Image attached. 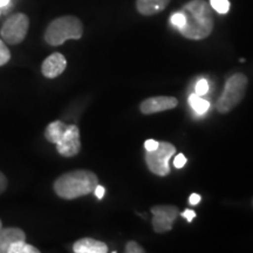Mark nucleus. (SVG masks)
<instances>
[{"mask_svg":"<svg viewBox=\"0 0 253 253\" xmlns=\"http://www.w3.org/2000/svg\"><path fill=\"white\" fill-rule=\"evenodd\" d=\"M67 67V60L61 53H53L48 58L43 60L41 72L47 79H55L61 75Z\"/></svg>","mask_w":253,"mask_h":253,"instance_id":"nucleus-10","label":"nucleus"},{"mask_svg":"<svg viewBox=\"0 0 253 253\" xmlns=\"http://www.w3.org/2000/svg\"><path fill=\"white\" fill-rule=\"evenodd\" d=\"M75 253H107L108 246L103 242L93 238H81L73 245Z\"/></svg>","mask_w":253,"mask_h":253,"instance_id":"nucleus-12","label":"nucleus"},{"mask_svg":"<svg viewBox=\"0 0 253 253\" xmlns=\"http://www.w3.org/2000/svg\"><path fill=\"white\" fill-rule=\"evenodd\" d=\"M185 15L184 27L179 33L186 39L202 40L208 38L213 30V15L211 6L205 0H191L182 8Z\"/></svg>","mask_w":253,"mask_h":253,"instance_id":"nucleus-1","label":"nucleus"},{"mask_svg":"<svg viewBox=\"0 0 253 253\" xmlns=\"http://www.w3.org/2000/svg\"><path fill=\"white\" fill-rule=\"evenodd\" d=\"M210 6L220 14H226L230 11L229 0H210Z\"/></svg>","mask_w":253,"mask_h":253,"instance_id":"nucleus-17","label":"nucleus"},{"mask_svg":"<svg viewBox=\"0 0 253 253\" xmlns=\"http://www.w3.org/2000/svg\"><path fill=\"white\" fill-rule=\"evenodd\" d=\"M26 240V235L19 227H6L0 229V253H8L9 246L17 242Z\"/></svg>","mask_w":253,"mask_h":253,"instance_id":"nucleus-11","label":"nucleus"},{"mask_svg":"<svg viewBox=\"0 0 253 253\" xmlns=\"http://www.w3.org/2000/svg\"><path fill=\"white\" fill-rule=\"evenodd\" d=\"M181 216L184 217L185 219L190 223V221H192V219H194V218L196 217V212L194 210H189V209H186L184 212L181 213Z\"/></svg>","mask_w":253,"mask_h":253,"instance_id":"nucleus-26","label":"nucleus"},{"mask_svg":"<svg viewBox=\"0 0 253 253\" xmlns=\"http://www.w3.org/2000/svg\"><path fill=\"white\" fill-rule=\"evenodd\" d=\"M178 104L176 97L172 96H155L144 100L140 104V110L144 115H150V114H156L160 112H166V110L173 109Z\"/></svg>","mask_w":253,"mask_h":253,"instance_id":"nucleus-9","label":"nucleus"},{"mask_svg":"<svg viewBox=\"0 0 253 253\" xmlns=\"http://www.w3.org/2000/svg\"><path fill=\"white\" fill-rule=\"evenodd\" d=\"M189 103L197 115H204L209 110V108H210V102L205 99H202V96H199L196 93L190 95Z\"/></svg>","mask_w":253,"mask_h":253,"instance_id":"nucleus-15","label":"nucleus"},{"mask_svg":"<svg viewBox=\"0 0 253 253\" xmlns=\"http://www.w3.org/2000/svg\"><path fill=\"white\" fill-rule=\"evenodd\" d=\"M8 253H39V250L30 244H26V240H23V242H17L9 246Z\"/></svg>","mask_w":253,"mask_h":253,"instance_id":"nucleus-16","label":"nucleus"},{"mask_svg":"<svg viewBox=\"0 0 253 253\" xmlns=\"http://www.w3.org/2000/svg\"><path fill=\"white\" fill-rule=\"evenodd\" d=\"M0 15H1V9H0Z\"/></svg>","mask_w":253,"mask_h":253,"instance_id":"nucleus-30","label":"nucleus"},{"mask_svg":"<svg viewBox=\"0 0 253 253\" xmlns=\"http://www.w3.org/2000/svg\"><path fill=\"white\" fill-rule=\"evenodd\" d=\"M94 194H95V196H96V198L97 199H102L103 198V196H104V194H106V189L103 188L102 185H100V184H97L96 185V188L94 189Z\"/></svg>","mask_w":253,"mask_h":253,"instance_id":"nucleus-25","label":"nucleus"},{"mask_svg":"<svg viewBox=\"0 0 253 253\" xmlns=\"http://www.w3.org/2000/svg\"><path fill=\"white\" fill-rule=\"evenodd\" d=\"M248 87V78L244 74H235L229 78L224 87L219 100L217 102V110L221 114H226L242 102Z\"/></svg>","mask_w":253,"mask_h":253,"instance_id":"nucleus-4","label":"nucleus"},{"mask_svg":"<svg viewBox=\"0 0 253 253\" xmlns=\"http://www.w3.org/2000/svg\"><path fill=\"white\" fill-rule=\"evenodd\" d=\"M170 0H136L137 11L143 15L157 14L169 5Z\"/></svg>","mask_w":253,"mask_h":253,"instance_id":"nucleus-13","label":"nucleus"},{"mask_svg":"<svg viewBox=\"0 0 253 253\" xmlns=\"http://www.w3.org/2000/svg\"><path fill=\"white\" fill-rule=\"evenodd\" d=\"M28 28H30V20L27 15L24 13H15L11 15L2 25L0 36L2 40L9 45H18L25 40Z\"/></svg>","mask_w":253,"mask_h":253,"instance_id":"nucleus-6","label":"nucleus"},{"mask_svg":"<svg viewBox=\"0 0 253 253\" xmlns=\"http://www.w3.org/2000/svg\"><path fill=\"white\" fill-rule=\"evenodd\" d=\"M11 60V52L5 45L2 40H0V67L7 63Z\"/></svg>","mask_w":253,"mask_h":253,"instance_id":"nucleus-19","label":"nucleus"},{"mask_svg":"<svg viewBox=\"0 0 253 253\" xmlns=\"http://www.w3.org/2000/svg\"><path fill=\"white\" fill-rule=\"evenodd\" d=\"M151 213L154 216L151 220L154 230L157 233H166L172 229L179 210L175 205H156L151 208Z\"/></svg>","mask_w":253,"mask_h":253,"instance_id":"nucleus-7","label":"nucleus"},{"mask_svg":"<svg viewBox=\"0 0 253 253\" xmlns=\"http://www.w3.org/2000/svg\"><path fill=\"white\" fill-rule=\"evenodd\" d=\"M158 144H160V142L155 141V140H147L144 142V148H145V151H153L156 149L158 147Z\"/></svg>","mask_w":253,"mask_h":253,"instance_id":"nucleus-23","label":"nucleus"},{"mask_svg":"<svg viewBox=\"0 0 253 253\" xmlns=\"http://www.w3.org/2000/svg\"><path fill=\"white\" fill-rule=\"evenodd\" d=\"M9 4H11V0H0V9H1V12L2 9L7 8Z\"/></svg>","mask_w":253,"mask_h":253,"instance_id":"nucleus-28","label":"nucleus"},{"mask_svg":"<svg viewBox=\"0 0 253 253\" xmlns=\"http://www.w3.org/2000/svg\"><path fill=\"white\" fill-rule=\"evenodd\" d=\"M6 189H7V178H6L4 173L0 171V195H1Z\"/></svg>","mask_w":253,"mask_h":253,"instance_id":"nucleus-24","label":"nucleus"},{"mask_svg":"<svg viewBox=\"0 0 253 253\" xmlns=\"http://www.w3.org/2000/svg\"><path fill=\"white\" fill-rule=\"evenodd\" d=\"M99 184L97 176L89 170H75L66 172L54 182V191L60 198L75 199L87 196Z\"/></svg>","mask_w":253,"mask_h":253,"instance_id":"nucleus-2","label":"nucleus"},{"mask_svg":"<svg viewBox=\"0 0 253 253\" xmlns=\"http://www.w3.org/2000/svg\"><path fill=\"white\" fill-rule=\"evenodd\" d=\"M126 253H142L144 252V249L141 245H138L136 242H129L126 245Z\"/></svg>","mask_w":253,"mask_h":253,"instance_id":"nucleus-21","label":"nucleus"},{"mask_svg":"<svg viewBox=\"0 0 253 253\" xmlns=\"http://www.w3.org/2000/svg\"><path fill=\"white\" fill-rule=\"evenodd\" d=\"M209 91V82L205 79H201L197 81L195 87V93L199 95V96H204L205 94H208Z\"/></svg>","mask_w":253,"mask_h":253,"instance_id":"nucleus-20","label":"nucleus"},{"mask_svg":"<svg viewBox=\"0 0 253 253\" xmlns=\"http://www.w3.org/2000/svg\"><path fill=\"white\" fill-rule=\"evenodd\" d=\"M170 24H171L175 28H177L178 31L184 27L185 15L183 14V12L181 11V12H176V13H173L171 17H170Z\"/></svg>","mask_w":253,"mask_h":253,"instance_id":"nucleus-18","label":"nucleus"},{"mask_svg":"<svg viewBox=\"0 0 253 253\" xmlns=\"http://www.w3.org/2000/svg\"><path fill=\"white\" fill-rule=\"evenodd\" d=\"M2 227V224H1V220H0V229H1Z\"/></svg>","mask_w":253,"mask_h":253,"instance_id":"nucleus-29","label":"nucleus"},{"mask_svg":"<svg viewBox=\"0 0 253 253\" xmlns=\"http://www.w3.org/2000/svg\"><path fill=\"white\" fill-rule=\"evenodd\" d=\"M82 33L84 26L80 19L73 15H65L48 25L45 32V40L50 46H60L67 40L80 39Z\"/></svg>","mask_w":253,"mask_h":253,"instance_id":"nucleus-3","label":"nucleus"},{"mask_svg":"<svg viewBox=\"0 0 253 253\" xmlns=\"http://www.w3.org/2000/svg\"><path fill=\"white\" fill-rule=\"evenodd\" d=\"M185 163H186V157L183 154L177 155L175 160H173V166H175V168H177V169H181V168L185 166Z\"/></svg>","mask_w":253,"mask_h":253,"instance_id":"nucleus-22","label":"nucleus"},{"mask_svg":"<svg viewBox=\"0 0 253 253\" xmlns=\"http://www.w3.org/2000/svg\"><path fill=\"white\" fill-rule=\"evenodd\" d=\"M175 154V145L169 142H160L156 149L145 153V162L150 171L155 175L167 176L170 172L169 161Z\"/></svg>","mask_w":253,"mask_h":253,"instance_id":"nucleus-5","label":"nucleus"},{"mask_svg":"<svg viewBox=\"0 0 253 253\" xmlns=\"http://www.w3.org/2000/svg\"><path fill=\"white\" fill-rule=\"evenodd\" d=\"M201 199H202L201 195H198V194H192V195L189 197V203L191 204V205H197V204H199V202H201Z\"/></svg>","mask_w":253,"mask_h":253,"instance_id":"nucleus-27","label":"nucleus"},{"mask_svg":"<svg viewBox=\"0 0 253 253\" xmlns=\"http://www.w3.org/2000/svg\"><path fill=\"white\" fill-rule=\"evenodd\" d=\"M56 145V150L63 157H73L80 153L81 141H80V130L77 126L69 125L67 129L63 132L62 137Z\"/></svg>","mask_w":253,"mask_h":253,"instance_id":"nucleus-8","label":"nucleus"},{"mask_svg":"<svg viewBox=\"0 0 253 253\" xmlns=\"http://www.w3.org/2000/svg\"><path fill=\"white\" fill-rule=\"evenodd\" d=\"M67 126L68 125H66V123H63L61 121H54L49 123V125L46 126V130H45L46 140L50 142V143H54V144L58 143L60 138L62 137L63 132H65L66 129H67Z\"/></svg>","mask_w":253,"mask_h":253,"instance_id":"nucleus-14","label":"nucleus"}]
</instances>
